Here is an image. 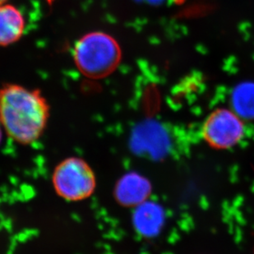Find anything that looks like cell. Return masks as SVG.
<instances>
[{
	"instance_id": "9",
	"label": "cell",
	"mask_w": 254,
	"mask_h": 254,
	"mask_svg": "<svg viewBox=\"0 0 254 254\" xmlns=\"http://www.w3.org/2000/svg\"><path fill=\"white\" fill-rule=\"evenodd\" d=\"M3 133H4V132H3V130H2L1 125H0V145L2 143V135H3Z\"/></svg>"
},
{
	"instance_id": "7",
	"label": "cell",
	"mask_w": 254,
	"mask_h": 254,
	"mask_svg": "<svg viewBox=\"0 0 254 254\" xmlns=\"http://www.w3.org/2000/svg\"><path fill=\"white\" fill-rule=\"evenodd\" d=\"M163 216L162 209L156 203L147 200L135 207L133 224L140 234L143 236L151 237L161 230L163 225Z\"/></svg>"
},
{
	"instance_id": "1",
	"label": "cell",
	"mask_w": 254,
	"mask_h": 254,
	"mask_svg": "<svg viewBox=\"0 0 254 254\" xmlns=\"http://www.w3.org/2000/svg\"><path fill=\"white\" fill-rule=\"evenodd\" d=\"M50 117V104L38 89L14 83L0 86V125L15 143L29 146L41 139Z\"/></svg>"
},
{
	"instance_id": "5",
	"label": "cell",
	"mask_w": 254,
	"mask_h": 254,
	"mask_svg": "<svg viewBox=\"0 0 254 254\" xmlns=\"http://www.w3.org/2000/svg\"><path fill=\"white\" fill-rule=\"evenodd\" d=\"M151 183L137 173H129L116 183L114 197L117 203L126 207H136L148 200Z\"/></svg>"
},
{
	"instance_id": "6",
	"label": "cell",
	"mask_w": 254,
	"mask_h": 254,
	"mask_svg": "<svg viewBox=\"0 0 254 254\" xmlns=\"http://www.w3.org/2000/svg\"><path fill=\"white\" fill-rule=\"evenodd\" d=\"M26 28L25 17L9 3L0 5V46H8L22 38Z\"/></svg>"
},
{
	"instance_id": "8",
	"label": "cell",
	"mask_w": 254,
	"mask_h": 254,
	"mask_svg": "<svg viewBox=\"0 0 254 254\" xmlns=\"http://www.w3.org/2000/svg\"><path fill=\"white\" fill-rule=\"evenodd\" d=\"M230 105L243 120H254V82L236 85L230 94Z\"/></svg>"
},
{
	"instance_id": "2",
	"label": "cell",
	"mask_w": 254,
	"mask_h": 254,
	"mask_svg": "<svg viewBox=\"0 0 254 254\" xmlns=\"http://www.w3.org/2000/svg\"><path fill=\"white\" fill-rule=\"evenodd\" d=\"M122 52L118 41L109 34L93 31L75 44L73 59L82 74L91 79H101L115 72Z\"/></svg>"
},
{
	"instance_id": "10",
	"label": "cell",
	"mask_w": 254,
	"mask_h": 254,
	"mask_svg": "<svg viewBox=\"0 0 254 254\" xmlns=\"http://www.w3.org/2000/svg\"><path fill=\"white\" fill-rule=\"evenodd\" d=\"M8 2V0H0V5L4 4V3H7Z\"/></svg>"
},
{
	"instance_id": "4",
	"label": "cell",
	"mask_w": 254,
	"mask_h": 254,
	"mask_svg": "<svg viewBox=\"0 0 254 254\" xmlns=\"http://www.w3.org/2000/svg\"><path fill=\"white\" fill-rule=\"evenodd\" d=\"M246 133L245 120L231 108H217L206 117L201 137L211 148L228 150L241 142Z\"/></svg>"
},
{
	"instance_id": "3",
	"label": "cell",
	"mask_w": 254,
	"mask_h": 254,
	"mask_svg": "<svg viewBox=\"0 0 254 254\" xmlns=\"http://www.w3.org/2000/svg\"><path fill=\"white\" fill-rule=\"evenodd\" d=\"M51 183L58 197L70 202L92 197L97 188L96 173L90 164L78 156H69L54 169Z\"/></svg>"
}]
</instances>
